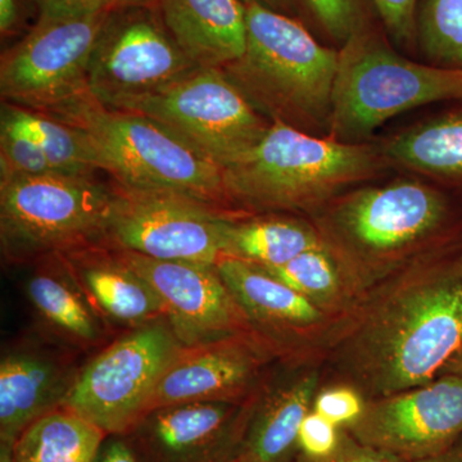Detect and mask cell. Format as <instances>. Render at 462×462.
I'll return each mask as SVG.
<instances>
[{"mask_svg": "<svg viewBox=\"0 0 462 462\" xmlns=\"http://www.w3.org/2000/svg\"><path fill=\"white\" fill-rule=\"evenodd\" d=\"M294 462H406L397 456L364 445L348 430H342L340 442L333 454L320 458H310L298 455Z\"/></svg>", "mask_w": 462, "mask_h": 462, "instance_id": "34", "label": "cell"}, {"mask_svg": "<svg viewBox=\"0 0 462 462\" xmlns=\"http://www.w3.org/2000/svg\"><path fill=\"white\" fill-rule=\"evenodd\" d=\"M325 32L337 42H348L366 29L361 0H303Z\"/></svg>", "mask_w": 462, "mask_h": 462, "instance_id": "30", "label": "cell"}, {"mask_svg": "<svg viewBox=\"0 0 462 462\" xmlns=\"http://www.w3.org/2000/svg\"><path fill=\"white\" fill-rule=\"evenodd\" d=\"M105 431L60 407L27 428L14 443L16 462H96Z\"/></svg>", "mask_w": 462, "mask_h": 462, "instance_id": "24", "label": "cell"}, {"mask_svg": "<svg viewBox=\"0 0 462 462\" xmlns=\"http://www.w3.org/2000/svg\"><path fill=\"white\" fill-rule=\"evenodd\" d=\"M118 111L153 118L221 169L254 148L273 124L221 69H196Z\"/></svg>", "mask_w": 462, "mask_h": 462, "instance_id": "8", "label": "cell"}, {"mask_svg": "<svg viewBox=\"0 0 462 462\" xmlns=\"http://www.w3.org/2000/svg\"><path fill=\"white\" fill-rule=\"evenodd\" d=\"M114 254L156 291L165 306L167 324L182 346L245 336L251 322L216 264L154 260L120 248Z\"/></svg>", "mask_w": 462, "mask_h": 462, "instance_id": "14", "label": "cell"}, {"mask_svg": "<svg viewBox=\"0 0 462 462\" xmlns=\"http://www.w3.org/2000/svg\"><path fill=\"white\" fill-rule=\"evenodd\" d=\"M14 106L18 117L32 130L41 144L54 171L85 176H93L94 171H98V156L84 130L44 112Z\"/></svg>", "mask_w": 462, "mask_h": 462, "instance_id": "26", "label": "cell"}, {"mask_svg": "<svg viewBox=\"0 0 462 462\" xmlns=\"http://www.w3.org/2000/svg\"><path fill=\"white\" fill-rule=\"evenodd\" d=\"M245 5L247 44L223 71L272 123L329 132L339 51L324 47L293 17Z\"/></svg>", "mask_w": 462, "mask_h": 462, "instance_id": "2", "label": "cell"}, {"mask_svg": "<svg viewBox=\"0 0 462 462\" xmlns=\"http://www.w3.org/2000/svg\"><path fill=\"white\" fill-rule=\"evenodd\" d=\"M230 216L203 200L118 188L107 236L116 248L163 261L216 264Z\"/></svg>", "mask_w": 462, "mask_h": 462, "instance_id": "12", "label": "cell"}, {"mask_svg": "<svg viewBox=\"0 0 462 462\" xmlns=\"http://www.w3.org/2000/svg\"><path fill=\"white\" fill-rule=\"evenodd\" d=\"M114 11L41 12L0 65L3 99L50 112L88 93L93 51Z\"/></svg>", "mask_w": 462, "mask_h": 462, "instance_id": "9", "label": "cell"}, {"mask_svg": "<svg viewBox=\"0 0 462 462\" xmlns=\"http://www.w3.org/2000/svg\"><path fill=\"white\" fill-rule=\"evenodd\" d=\"M319 374H298L258 398L238 462H294L300 425L314 407Z\"/></svg>", "mask_w": 462, "mask_h": 462, "instance_id": "20", "label": "cell"}, {"mask_svg": "<svg viewBox=\"0 0 462 462\" xmlns=\"http://www.w3.org/2000/svg\"><path fill=\"white\" fill-rule=\"evenodd\" d=\"M76 287L72 275L67 279L41 272L27 282L26 293L35 311L54 330L80 345H91L98 342L102 330L84 294Z\"/></svg>", "mask_w": 462, "mask_h": 462, "instance_id": "25", "label": "cell"}, {"mask_svg": "<svg viewBox=\"0 0 462 462\" xmlns=\"http://www.w3.org/2000/svg\"><path fill=\"white\" fill-rule=\"evenodd\" d=\"M256 400L158 407L124 437L142 462H238Z\"/></svg>", "mask_w": 462, "mask_h": 462, "instance_id": "15", "label": "cell"}, {"mask_svg": "<svg viewBox=\"0 0 462 462\" xmlns=\"http://www.w3.org/2000/svg\"><path fill=\"white\" fill-rule=\"evenodd\" d=\"M322 245L320 234L300 221L282 217L254 220L231 217L225 229L224 256L273 269Z\"/></svg>", "mask_w": 462, "mask_h": 462, "instance_id": "23", "label": "cell"}, {"mask_svg": "<svg viewBox=\"0 0 462 462\" xmlns=\"http://www.w3.org/2000/svg\"><path fill=\"white\" fill-rule=\"evenodd\" d=\"M263 360L260 346L245 336L182 346L157 385L148 412L172 404L245 400Z\"/></svg>", "mask_w": 462, "mask_h": 462, "instance_id": "16", "label": "cell"}, {"mask_svg": "<svg viewBox=\"0 0 462 462\" xmlns=\"http://www.w3.org/2000/svg\"><path fill=\"white\" fill-rule=\"evenodd\" d=\"M385 161L382 149L366 143L273 123L254 148L223 169L224 188L227 199L254 209L314 208L375 176Z\"/></svg>", "mask_w": 462, "mask_h": 462, "instance_id": "3", "label": "cell"}, {"mask_svg": "<svg viewBox=\"0 0 462 462\" xmlns=\"http://www.w3.org/2000/svg\"><path fill=\"white\" fill-rule=\"evenodd\" d=\"M41 12L115 11L125 5H144L145 0H35Z\"/></svg>", "mask_w": 462, "mask_h": 462, "instance_id": "35", "label": "cell"}, {"mask_svg": "<svg viewBox=\"0 0 462 462\" xmlns=\"http://www.w3.org/2000/svg\"><path fill=\"white\" fill-rule=\"evenodd\" d=\"M96 462H142L124 436H107L100 446Z\"/></svg>", "mask_w": 462, "mask_h": 462, "instance_id": "36", "label": "cell"}, {"mask_svg": "<svg viewBox=\"0 0 462 462\" xmlns=\"http://www.w3.org/2000/svg\"><path fill=\"white\" fill-rule=\"evenodd\" d=\"M392 38L400 44H411L416 32L418 0H372Z\"/></svg>", "mask_w": 462, "mask_h": 462, "instance_id": "33", "label": "cell"}, {"mask_svg": "<svg viewBox=\"0 0 462 462\" xmlns=\"http://www.w3.org/2000/svg\"><path fill=\"white\" fill-rule=\"evenodd\" d=\"M44 114L84 130L99 170L124 189L181 194L215 206L229 200L223 169L148 116L105 107L89 94Z\"/></svg>", "mask_w": 462, "mask_h": 462, "instance_id": "4", "label": "cell"}, {"mask_svg": "<svg viewBox=\"0 0 462 462\" xmlns=\"http://www.w3.org/2000/svg\"><path fill=\"white\" fill-rule=\"evenodd\" d=\"M346 430L364 445L406 462L439 454L462 437V375L447 373L421 387L372 400Z\"/></svg>", "mask_w": 462, "mask_h": 462, "instance_id": "13", "label": "cell"}, {"mask_svg": "<svg viewBox=\"0 0 462 462\" xmlns=\"http://www.w3.org/2000/svg\"><path fill=\"white\" fill-rule=\"evenodd\" d=\"M57 173L32 130L12 103H3L0 118V178Z\"/></svg>", "mask_w": 462, "mask_h": 462, "instance_id": "28", "label": "cell"}, {"mask_svg": "<svg viewBox=\"0 0 462 462\" xmlns=\"http://www.w3.org/2000/svg\"><path fill=\"white\" fill-rule=\"evenodd\" d=\"M416 29L431 65L462 69V0H421Z\"/></svg>", "mask_w": 462, "mask_h": 462, "instance_id": "27", "label": "cell"}, {"mask_svg": "<svg viewBox=\"0 0 462 462\" xmlns=\"http://www.w3.org/2000/svg\"><path fill=\"white\" fill-rule=\"evenodd\" d=\"M388 162L437 180L462 182V111L410 127L382 148Z\"/></svg>", "mask_w": 462, "mask_h": 462, "instance_id": "22", "label": "cell"}, {"mask_svg": "<svg viewBox=\"0 0 462 462\" xmlns=\"http://www.w3.org/2000/svg\"><path fill=\"white\" fill-rule=\"evenodd\" d=\"M216 267L249 322L282 330L314 327L322 320L312 300L263 267L229 256L221 257Z\"/></svg>", "mask_w": 462, "mask_h": 462, "instance_id": "21", "label": "cell"}, {"mask_svg": "<svg viewBox=\"0 0 462 462\" xmlns=\"http://www.w3.org/2000/svg\"><path fill=\"white\" fill-rule=\"evenodd\" d=\"M66 266L99 311L120 324L138 328L166 320L165 306L142 276L114 254L72 251Z\"/></svg>", "mask_w": 462, "mask_h": 462, "instance_id": "19", "label": "cell"}, {"mask_svg": "<svg viewBox=\"0 0 462 462\" xmlns=\"http://www.w3.org/2000/svg\"><path fill=\"white\" fill-rule=\"evenodd\" d=\"M161 11L173 41L199 69H223L245 53L242 0H161Z\"/></svg>", "mask_w": 462, "mask_h": 462, "instance_id": "18", "label": "cell"}, {"mask_svg": "<svg viewBox=\"0 0 462 462\" xmlns=\"http://www.w3.org/2000/svg\"><path fill=\"white\" fill-rule=\"evenodd\" d=\"M447 373L458 374V375H462V349L457 357L455 358L454 363L449 365L446 374Z\"/></svg>", "mask_w": 462, "mask_h": 462, "instance_id": "41", "label": "cell"}, {"mask_svg": "<svg viewBox=\"0 0 462 462\" xmlns=\"http://www.w3.org/2000/svg\"><path fill=\"white\" fill-rule=\"evenodd\" d=\"M20 14L18 0H0V32L3 35L14 32L20 21Z\"/></svg>", "mask_w": 462, "mask_h": 462, "instance_id": "37", "label": "cell"}, {"mask_svg": "<svg viewBox=\"0 0 462 462\" xmlns=\"http://www.w3.org/2000/svg\"><path fill=\"white\" fill-rule=\"evenodd\" d=\"M412 462H462V437L445 451Z\"/></svg>", "mask_w": 462, "mask_h": 462, "instance_id": "39", "label": "cell"}, {"mask_svg": "<svg viewBox=\"0 0 462 462\" xmlns=\"http://www.w3.org/2000/svg\"><path fill=\"white\" fill-rule=\"evenodd\" d=\"M365 406L363 396L355 389L336 387L319 393L312 410L337 427L346 428L363 415Z\"/></svg>", "mask_w": 462, "mask_h": 462, "instance_id": "31", "label": "cell"}, {"mask_svg": "<svg viewBox=\"0 0 462 462\" xmlns=\"http://www.w3.org/2000/svg\"><path fill=\"white\" fill-rule=\"evenodd\" d=\"M182 346L166 320L135 328L78 372L63 407L107 436H126Z\"/></svg>", "mask_w": 462, "mask_h": 462, "instance_id": "7", "label": "cell"}, {"mask_svg": "<svg viewBox=\"0 0 462 462\" xmlns=\"http://www.w3.org/2000/svg\"><path fill=\"white\" fill-rule=\"evenodd\" d=\"M448 217L445 197L422 182L366 187L334 203L324 227L343 251L382 260L406 252L437 233Z\"/></svg>", "mask_w": 462, "mask_h": 462, "instance_id": "11", "label": "cell"}, {"mask_svg": "<svg viewBox=\"0 0 462 462\" xmlns=\"http://www.w3.org/2000/svg\"><path fill=\"white\" fill-rule=\"evenodd\" d=\"M78 373L36 348L12 349L0 363V442L14 445L33 422L63 407Z\"/></svg>", "mask_w": 462, "mask_h": 462, "instance_id": "17", "label": "cell"}, {"mask_svg": "<svg viewBox=\"0 0 462 462\" xmlns=\"http://www.w3.org/2000/svg\"><path fill=\"white\" fill-rule=\"evenodd\" d=\"M445 100H462V69L413 62L365 29L339 51L328 136L364 143L391 118Z\"/></svg>", "mask_w": 462, "mask_h": 462, "instance_id": "5", "label": "cell"}, {"mask_svg": "<svg viewBox=\"0 0 462 462\" xmlns=\"http://www.w3.org/2000/svg\"><path fill=\"white\" fill-rule=\"evenodd\" d=\"M342 430L312 410L306 416L298 433V449L310 458H320L336 451Z\"/></svg>", "mask_w": 462, "mask_h": 462, "instance_id": "32", "label": "cell"}, {"mask_svg": "<svg viewBox=\"0 0 462 462\" xmlns=\"http://www.w3.org/2000/svg\"><path fill=\"white\" fill-rule=\"evenodd\" d=\"M199 69L145 5L115 9L88 71V93L111 109L156 93Z\"/></svg>", "mask_w": 462, "mask_h": 462, "instance_id": "10", "label": "cell"}, {"mask_svg": "<svg viewBox=\"0 0 462 462\" xmlns=\"http://www.w3.org/2000/svg\"><path fill=\"white\" fill-rule=\"evenodd\" d=\"M263 270L314 303L330 300L340 287L336 258L325 243L282 266Z\"/></svg>", "mask_w": 462, "mask_h": 462, "instance_id": "29", "label": "cell"}, {"mask_svg": "<svg viewBox=\"0 0 462 462\" xmlns=\"http://www.w3.org/2000/svg\"><path fill=\"white\" fill-rule=\"evenodd\" d=\"M245 5H258L264 8L272 9V11L279 12V14H287L293 17L298 8V0H242Z\"/></svg>", "mask_w": 462, "mask_h": 462, "instance_id": "38", "label": "cell"}, {"mask_svg": "<svg viewBox=\"0 0 462 462\" xmlns=\"http://www.w3.org/2000/svg\"><path fill=\"white\" fill-rule=\"evenodd\" d=\"M14 447L12 443L0 442V462H16Z\"/></svg>", "mask_w": 462, "mask_h": 462, "instance_id": "40", "label": "cell"}, {"mask_svg": "<svg viewBox=\"0 0 462 462\" xmlns=\"http://www.w3.org/2000/svg\"><path fill=\"white\" fill-rule=\"evenodd\" d=\"M461 349L462 258L392 291L351 340L349 370L376 400L433 382Z\"/></svg>", "mask_w": 462, "mask_h": 462, "instance_id": "1", "label": "cell"}, {"mask_svg": "<svg viewBox=\"0 0 462 462\" xmlns=\"http://www.w3.org/2000/svg\"><path fill=\"white\" fill-rule=\"evenodd\" d=\"M117 190L93 176L0 178V240L14 261L65 254L106 239Z\"/></svg>", "mask_w": 462, "mask_h": 462, "instance_id": "6", "label": "cell"}]
</instances>
